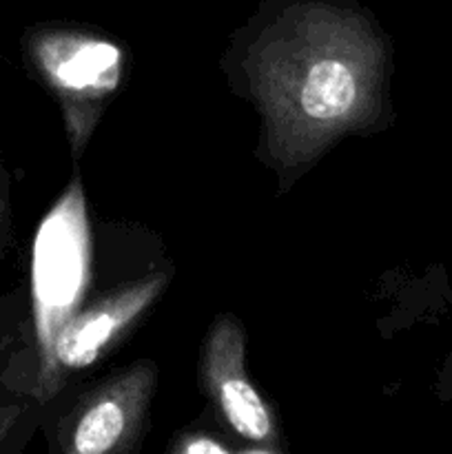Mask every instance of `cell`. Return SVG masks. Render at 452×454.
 Here are the masks:
<instances>
[{"label":"cell","instance_id":"2","mask_svg":"<svg viewBox=\"0 0 452 454\" xmlns=\"http://www.w3.org/2000/svg\"><path fill=\"white\" fill-rule=\"evenodd\" d=\"M149 293L151 288L129 293L111 304L80 315L78 319L66 324L53 340V353H56L58 362L69 368H84L96 362L100 350L109 344L118 328H122L146 304V300L151 297Z\"/></svg>","mask_w":452,"mask_h":454},{"label":"cell","instance_id":"4","mask_svg":"<svg viewBox=\"0 0 452 454\" xmlns=\"http://www.w3.org/2000/svg\"><path fill=\"white\" fill-rule=\"evenodd\" d=\"M120 51L109 43L84 40L56 56L51 71L58 82L74 91L113 87Z\"/></svg>","mask_w":452,"mask_h":454},{"label":"cell","instance_id":"7","mask_svg":"<svg viewBox=\"0 0 452 454\" xmlns=\"http://www.w3.org/2000/svg\"><path fill=\"white\" fill-rule=\"evenodd\" d=\"M186 452H224V448L220 443L207 442V439H199V442H193L186 446Z\"/></svg>","mask_w":452,"mask_h":454},{"label":"cell","instance_id":"5","mask_svg":"<svg viewBox=\"0 0 452 454\" xmlns=\"http://www.w3.org/2000/svg\"><path fill=\"white\" fill-rule=\"evenodd\" d=\"M217 397L229 424L242 437L253 442H264L270 437V415L260 395L253 390L246 377L220 375L217 377Z\"/></svg>","mask_w":452,"mask_h":454},{"label":"cell","instance_id":"3","mask_svg":"<svg viewBox=\"0 0 452 454\" xmlns=\"http://www.w3.org/2000/svg\"><path fill=\"white\" fill-rule=\"evenodd\" d=\"M359 96L355 71L337 58L317 60L304 75L300 106L313 122L331 124L353 111Z\"/></svg>","mask_w":452,"mask_h":454},{"label":"cell","instance_id":"6","mask_svg":"<svg viewBox=\"0 0 452 454\" xmlns=\"http://www.w3.org/2000/svg\"><path fill=\"white\" fill-rule=\"evenodd\" d=\"M124 430V411L115 402L96 403L80 419L75 428L74 448L80 454H100L111 450L120 442Z\"/></svg>","mask_w":452,"mask_h":454},{"label":"cell","instance_id":"1","mask_svg":"<svg viewBox=\"0 0 452 454\" xmlns=\"http://www.w3.org/2000/svg\"><path fill=\"white\" fill-rule=\"evenodd\" d=\"M89 269V233L75 189L47 217L35 242V295L49 337L80 300ZM53 341V337H51Z\"/></svg>","mask_w":452,"mask_h":454}]
</instances>
